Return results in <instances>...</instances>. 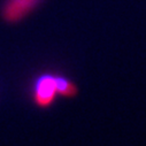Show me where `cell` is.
I'll return each mask as SVG.
<instances>
[{
    "mask_svg": "<svg viewBox=\"0 0 146 146\" xmlns=\"http://www.w3.org/2000/svg\"><path fill=\"white\" fill-rule=\"evenodd\" d=\"M54 77L55 74L43 72L35 78L31 89V99L36 107L48 109L54 105L58 97Z\"/></svg>",
    "mask_w": 146,
    "mask_h": 146,
    "instance_id": "cell-1",
    "label": "cell"
},
{
    "mask_svg": "<svg viewBox=\"0 0 146 146\" xmlns=\"http://www.w3.org/2000/svg\"><path fill=\"white\" fill-rule=\"evenodd\" d=\"M43 0H4L1 6V17L9 24H16L28 17Z\"/></svg>",
    "mask_w": 146,
    "mask_h": 146,
    "instance_id": "cell-2",
    "label": "cell"
},
{
    "mask_svg": "<svg viewBox=\"0 0 146 146\" xmlns=\"http://www.w3.org/2000/svg\"><path fill=\"white\" fill-rule=\"evenodd\" d=\"M55 88L58 96L64 98V99H74L78 96L80 89L78 85L68 77L63 75H56L55 74Z\"/></svg>",
    "mask_w": 146,
    "mask_h": 146,
    "instance_id": "cell-3",
    "label": "cell"
}]
</instances>
